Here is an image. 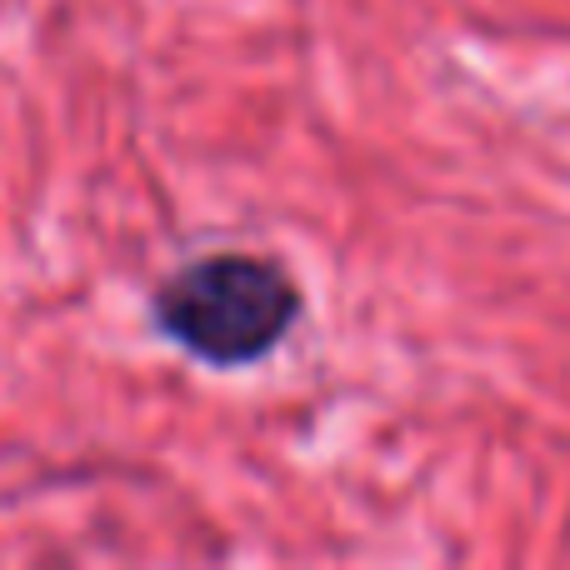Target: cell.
Listing matches in <instances>:
<instances>
[{
	"label": "cell",
	"instance_id": "cell-1",
	"mask_svg": "<svg viewBox=\"0 0 570 570\" xmlns=\"http://www.w3.org/2000/svg\"><path fill=\"white\" fill-rule=\"evenodd\" d=\"M305 295L271 256L216 250L186 261L150 291V325L210 371H246L291 341Z\"/></svg>",
	"mask_w": 570,
	"mask_h": 570
}]
</instances>
